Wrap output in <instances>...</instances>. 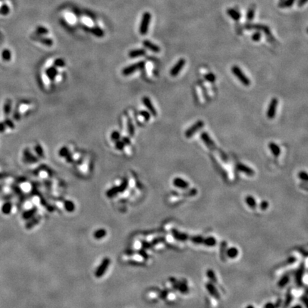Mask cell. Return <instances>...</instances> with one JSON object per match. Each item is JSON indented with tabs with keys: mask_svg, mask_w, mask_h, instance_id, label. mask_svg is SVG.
Returning a JSON list of instances; mask_svg holds the SVG:
<instances>
[{
	"mask_svg": "<svg viewBox=\"0 0 308 308\" xmlns=\"http://www.w3.org/2000/svg\"><path fill=\"white\" fill-rule=\"evenodd\" d=\"M231 72L233 73V74L244 86H250V84L251 83L250 80L249 78L245 74V73L242 71V69H241L238 66H236V65L233 66L232 67H231Z\"/></svg>",
	"mask_w": 308,
	"mask_h": 308,
	"instance_id": "1",
	"label": "cell"
},
{
	"mask_svg": "<svg viewBox=\"0 0 308 308\" xmlns=\"http://www.w3.org/2000/svg\"><path fill=\"white\" fill-rule=\"evenodd\" d=\"M151 20V14L149 11H146L142 15V19H141V24L139 26V31L141 35H145L147 34L149 31V28L150 26Z\"/></svg>",
	"mask_w": 308,
	"mask_h": 308,
	"instance_id": "2",
	"label": "cell"
},
{
	"mask_svg": "<svg viewBox=\"0 0 308 308\" xmlns=\"http://www.w3.org/2000/svg\"><path fill=\"white\" fill-rule=\"evenodd\" d=\"M204 121H202V120H198L195 124H193L191 127H189L188 129L186 130V132H185V136H186L187 139H191L199 130L202 129L204 127Z\"/></svg>",
	"mask_w": 308,
	"mask_h": 308,
	"instance_id": "3",
	"label": "cell"
},
{
	"mask_svg": "<svg viewBox=\"0 0 308 308\" xmlns=\"http://www.w3.org/2000/svg\"><path fill=\"white\" fill-rule=\"evenodd\" d=\"M145 64H146V63H145L144 61H141L136 63V64L129 65V66L125 67L124 69H123L122 74L124 76H129V75L134 74L136 71L142 69L145 66Z\"/></svg>",
	"mask_w": 308,
	"mask_h": 308,
	"instance_id": "4",
	"label": "cell"
},
{
	"mask_svg": "<svg viewBox=\"0 0 308 308\" xmlns=\"http://www.w3.org/2000/svg\"><path fill=\"white\" fill-rule=\"evenodd\" d=\"M277 105H278V100L277 98H273L270 102V104L267 108L266 116L269 119H272L275 117L276 113H277Z\"/></svg>",
	"mask_w": 308,
	"mask_h": 308,
	"instance_id": "5",
	"label": "cell"
},
{
	"mask_svg": "<svg viewBox=\"0 0 308 308\" xmlns=\"http://www.w3.org/2000/svg\"><path fill=\"white\" fill-rule=\"evenodd\" d=\"M185 64H186V60L184 58H181L176 63V64L171 68V69L170 70V75L171 76H178L180 72H181V70L183 69V68L184 67Z\"/></svg>",
	"mask_w": 308,
	"mask_h": 308,
	"instance_id": "6",
	"label": "cell"
},
{
	"mask_svg": "<svg viewBox=\"0 0 308 308\" xmlns=\"http://www.w3.org/2000/svg\"><path fill=\"white\" fill-rule=\"evenodd\" d=\"M201 139L203 141V143L208 147L211 150H213L216 148V144H215L214 141H213L212 139L210 137L209 134L207 132H203L201 134Z\"/></svg>",
	"mask_w": 308,
	"mask_h": 308,
	"instance_id": "7",
	"label": "cell"
},
{
	"mask_svg": "<svg viewBox=\"0 0 308 308\" xmlns=\"http://www.w3.org/2000/svg\"><path fill=\"white\" fill-rule=\"evenodd\" d=\"M109 264H110L109 259L105 258L104 260H103L102 263L100 265L99 268L96 270L95 275H96L97 277H100L102 275H104L105 272H106V270H107V267H109Z\"/></svg>",
	"mask_w": 308,
	"mask_h": 308,
	"instance_id": "8",
	"label": "cell"
},
{
	"mask_svg": "<svg viewBox=\"0 0 308 308\" xmlns=\"http://www.w3.org/2000/svg\"><path fill=\"white\" fill-rule=\"evenodd\" d=\"M245 28L247 29H257L258 31H262L265 33V34L267 36H270V30L269 27L265 26V25H261V24H249L246 25Z\"/></svg>",
	"mask_w": 308,
	"mask_h": 308,
	"instance_id": "9",
	"label": "cell"
},
{
	"mask_svg": "<svg viewBox=\"0 0 308 308\" xmlns=\"http://www.w3.org/2000/svg\"><path fill=\"white\" fill-rule=\"evenodd\" d=\"M142 102L145 106L146 107V109L149 111V112L154 116H157V111H156V109H155L154 106L153 105L152 102H151V99H149L148 96H144L142 99Z\"/></svg>",
	"mask_w": 308,
	"mask_h": 308,
	"instance_id": "10",
	"label": "cell"
},
{
	"mask_svg": "<svg viewBox=\"0 0 308 308\" xmlns=\"http://www.w3.org/2000/svg\"><path fill=\"white\" fill-rule=\"evenodd\" d=\"M236 168L240 172L243 173L245 175L248 176H253L255 175V171L253 169H251L250 167L248 166L247 165H245L243 164H238L236 166Z\"/></svg>",
	"mask_w": 308,
	"mask_h": 308,
	"instance_id": "11",
	"label": "cell"
},
{
	"mask_svg": "<svg viewBox=\"0 0 308 308\" xmlns=\"http://www.w3.org/2000/svg\"><path fill=\"white\" fill-rule=\"evenodd\" d=\"M31 38H32L34 40H35V41H39V42L41 43V44L46 45V46H52L53 43H54L53 42V40L51 39H50V38L44 37V36H41V35H39L36 34L33 35V36H31Z\"/></svg>",
	"mask_w": 308,
	"mask_h": 308,
	"instance_id": "12",
	"label": "cell"
},
{
	"mask_svg": "<svg viewBox=\"0 0 308 308\" xmlns=\"http://www.w3.org/2000/svg\"><path fill=\"white\" fill-rule=\"evenodd\" d=\"M173 184L175 187L179 188L180 189H186L189 187V183L179 177L175 178L173 181Z\"/></svg>",
	"mask_w": 308,
	"mask_h": 308,
	"instance_id": "13",
	"label": "cell"
},
{
	"mask_svg": "<svg viewBox=\"0 0 308 308\" xmlns=\"http://www.w3.org/2000/svg\"><path fill=\"white\" fill-rule=\"evenodd\" d=\"M143 44H144L145 47L147 48V49H149V50H151V51H153V52L154 53H159L160 51H161V48H160L157 44H154L152 41H149V40L148 39L144 40V41H143Z\"/></svg>",
	"mask_w": 308,
	"mask_h": 308,
	"instance_id": "14",
	"label": "cell"
},
{
	"mask_svg": "<svg viewBox=\"0 0 308 308\" xmlns=\"http://www.w3.org/2000/svg\"><path fill=\"white\" fill-rule=\"evenodd\" d=\"M86 30L89 32H91L95 36H97L99 38H101L104 36V31L102 29L99 27V26H92V27H87L86 26Z\"/></svg>",
	"mask_w": 308,
	"mask_h": 308,
	"instance_id": "15",
	"label": "cell"
},
{
	"mask_svg": "<svg viewBox=\"0 0 308 308\" xmlns=\"http://www.w3.org/2000/svg\"><path fill=\"white\" fill-rule=\"evenodd\" d=\"M227 14L231 19H233L235 21H238L241 19L240 13L236 9H233V8H230V9H227Z\"/></svg>",
	"mask_w": 308,
	"mask_h": 308,
	"instance_id": "16",
	"label": "cell"
},
{
	"mask_svg": "<svg viewBox=\"0 0 308 308\" xmlns=\"http://www.w3.org/2000/svg\"><path fill=\"white\" fill-rule=\"evenodd\" d=\"M146 51L144 49H137L131 50L129 51V56L130 58L135 59V58L139 57V56H143L146 55Z\"/></svg>",
	"mask_w": 308,
	"mask_h": 308,
	"instance_id": "17",
	"label": "cell"
},
{
	"mask_svg": "<svg viewBox=\"0 0 308 308\" xmlns=\"http://www.w3.org/2000/svg\"><path fill=\"white\" fill-rule=\"evenodd\" d=\"M268 147L270 151H271V153H272V154L275 157H278L280 155V148L278 145L276 144L275 143L270 142L268 144Z\"/></svg>",
	"mask_w": 308,
	"mask_h": 308,
	"instance_id": "18",
	"label": "cell"
},
{
	"mask_svg": "<svg viewBox=\"0 0 308 308\" xmlns=\"http://www.w3.org/2000/svg\"><path fill=\"white\" fill-rule=\"evenodd\" d=\"M58 71L56 69L55 66H51V67L48 68L46 71V74L47 76V77L51 80V81H54L56 78V76H57Z\"/></svg>",
	"mask_w": 308,
	"mask_h": 308,
	"instance_id": "19",
	"label": "cell"
},
{
	"mask_svg": "<svg viewBox=\"0 0 308 308\" xmlns=\"http://www.w3.org/2000/svg\"><path fill=\"white\" fill-rule=\"evenodd\" d=\"M24 161H26V162L27 163H35L37 162L38 161L37 158H36L34 156H33L27 149L24 150Z\"/></svg>",
	"mask_w": 308,
	"mask_h": 308,
	"instance_id": "20",
	"label": "cell"
},
{
	"mask_svg": "<svg viewBox=\"0 0 308 308\" xmlns=\"http://www.w3.org/2000/svg\"><path fill=\"white\" fill-rule=\"evenodd\" d=\"M226 255H227L228 257H229V258L230 259H234V258H236V257L238 256L239 255V251L235 247H232V248H228L226 250Z\"/></svg>",
	"mask_w": 308,
	"mask_h": 308,
	"instance_id": "21",
	"label": "cell"
},
{
	"mask_svg": "<svg viewBox=\"0 0 308 308\" xmlns=\"http://www.w3.org/2000/svg\"><path fill=\"white\" fill-rule=\"evenodd\" d=\"M245 202L248 206L252 209H255L256 208V206H257L255 199V198L252 196H248L247 197L245 198Z\"/></svg>",
	"mask_w": 308,
	"mask_h": 308,
	"instance_id": "22",
	"label": "cell"
},
{
	"mask_svg": "<svg viewBox=\"0 0 308 308\" xmlns=\"http://www.w3.org/2000/svg\"><path fill=\"white\" fill-rule=\"evenodd\" d=\"M11 101L10 99H7L6 101H5L4 105V109H3V111H4V114L5 116H8V115H9L10 112H11Z\"/></svg>",
	"mask_w": 308,
	"mask_h": 308,
	"instance_id": "23",
	"label": "cell"
},
{
	"mask_svg": "<svg viewBox=\"0 0 308 308\" xmlns=\"http://www.w3.org/2000/svg\"><path fill=\"white\" fill-rule=\"evenodd\" d=\"M11 208H12V206L11 204L9 202H6L3 205L2 207H1V211L2 213L5 215H8L11 213Z\"/></svg>",
	"mask_w": 308,
	"mask_h": 308,
	"instance_id": "24",
	"label": "cell"
},
{
	"mask_svg": "<svg viewBox=\"0 0 308 308\" xmlns=\"http://www.w3.org/2000/svg\"><path fill=\"white\" fill-rule=\"evenodd\" d=\"M203 243H204V244L206 246H209V247H213L215 246V245L216 244V240L213 237H208L207 238L203 239Z\"/></svg>",
	"mask_w": 308,
	"mask_h": 308,
	"instance_id": "25",
	"label": "cell"
},
{
	"mask_svg": "<svg viewBox=\"0 0 308 308\" xmlns=\"http://www.w3.org/2000/svg\"><path fill=\"white\" fill-rule=\"evenodd\" d=\"M204 79L210 83H214L216 81V76L213 73L209 72L204 75Z\"/></svg>",
	"mask_w": 308,
	"mask_h": 308,
	"instance_id": "26",
	"label": "cell"
},
{
	"mask_svg": "<svg viewBox=\"0 0 308 308\" xmlns=\"http://www.w3.org/2000/svg\"><path fill=\"white\" fill-rule=\"evenodd\" d=\"M254 16H255V8L253 7V6H252V7L250 6V7L249 8V9L248 10L247 15H246V18H247V20L248 21H252L254 19Z\"/></svg>",
	"mask_w": 308,
	"mask_h": 308,
	"instance_id": "27",
	"label": "cell"
},
{
	"mask_svg": "<svg viewBox=\"0 0 308 308\" xmlns=\"http://www.w3.org/2000/svg\"><path fill=\"white\" fill-rule=\"evenodd\" d=\"M49 33V30L47 29V28L44 27L43 26H39L36 27V34L39 35H44L47 34Z\"/></svg>",
	"mask_w": 308,
	"mask_h": 308,
	"instance_id": "28",
	"label": "cell"
},
{
	"mask_svg": "<svg viewBox=\"0 0 308 308\" xmlns=\"http://www.w3.org/2000/svg\"><path fill=\"white\" fill-rule=\"evenodd\" d=\"M106 235V232L104 229H100L94 233V237L96 239H101L104 238Z\"/></svg>",
	"mask_w": 308,
	"mask_h": 308,
	"instance_id": "29",
	"label": "cell"
},
{
	"mask_svg": "<svg viewBox=\"0 0 308 308\" xmlns=\"http://www.w3.org/2000/svg\"><path fill=\"white\" fill-rule=\"evenodd\" d=\"M127 125H128V131H129V134L131 136H133L134 135L135 133V129L134 124H133L132 121L130 119H128L127 121Z\"/></svg>",
	"mask_w": 308,
	"mask_h": 308,
	"instance_id": "30",
	"label": "cell"
},
{
	"mask_svg": "<svg viewBox=\"0 0 308 308\" xmlns=\"http://www.w3.org/2000/svg\"><path fill=\"white\" fill-rule=\"evenodd\" d=\"M1 56H2V59L4 61H9L11 58V54L9 49H4L3 51L2 54H1Z\"/></svg>",
	"mask_w": 308,
	"mask_h": 308,
	"instance_id": "31",
	"label": "cell"
},
{
	"mask_svg": "<svg viewBox=\"0 0 308 308\" xmlns=\"http://www.w3.org/2000/svg\"><path fill=\"white\" fill-rule=\"evenodd\" d=\"M294 1L295 0H283L280 5V6H283V7H290L294 4Z\"/></svg>",
	"mask_w": 308,
	"mask_h": 308,
	"instance_id": "32",
	"label": "cell"
},
{
	"mask_svg": "<svg viewBox=\"0 0 308 308\" xmlns=\"http://www.w3.org/2000/svg\"><path fill=\"white\" fill-rule=\"evenodd\" d=\"M54 64L55 67H64L66 65V63H65L64 59L59 58V59H56L54 61Z\"/></svg>",
	"mask_w": 308,
	"mask_h": 308,
	"instance_id": "33",
	"label": "cell"
},
{
	"mask_svg": "<svg viewBox=\"0 0 308 308\" xmlns=\"http://www.w3.org/2000/svg\"><path fill=\"white\" fill-rule=\"evenodd\" d=\"M34 149H35V151H36V153L37 154V155L39 156V157H41V158L44 157V150H43L42 147H41L40 145L39 144L36 145V146H35Z\"/></svg>",
	"mask_w": 308,
	"mask_h": 308,
	"instance_id": "34",
	"label": "cell"
},
{
	"mask_svg": "<svg viewBox=\"0 0 308 308\" xmlns=\"http://www.w3.org/2000/svg\"><path fill=\"white\" fill-rule=\"evenodd\" d=\"M251 38H252L253 41L257 42V41H260V40L261 39V38H262V34H261L260 31H257L252 35V37Z\"/></svg>",
	"mask_w": 308,
	"mask_h": 308,
	"instance_id": "35",
	"label": "cell"
},
{
	"mask_svg": "<svg viewBox=\"0 0 308 308\" xmlns=\"http://www.w3.org/2000/svg\"><path fill=\"white\" fill-rule=\"evenodd\" d=\"M69 154V150L66 147H62L59 151V155L61 157H66Z\"/></svg>",
	"mask_w": 308,
	"mask_h": 308,
	"instance_id": "36",
	"label": "cell"
},
{
	"mask_svg": "<svg viewBox=\"0 0 308 308\" xmlns=\"http://www.w3.org/2000/svg\"><path fill=\"white\" fill-rule=\"evenodd\" d=\"M120 138H121V134H120V133L117 131H113L112 134L111 135V139L113 141H119Z\"/></svg>",
	"mask_w": 308,
	"mask_h": 308,
	"instance_id": "37",
	"label": "cell"
},
{
	"mask_svg": "<svg viewBox=\"0 0 308 308\" xmlns=\"http://www.w3.org/2000/svg\"><path fill=\"white\" fill-rule=\"evenodd\" d=\"M140 115H141L146 121H149L150 119H151V114H150V113L146 111H144V110L140 111Z\"/></svg>",
	"mask_w": 308,
	"mask_h": 308,
	"instance_id": "38",
	"label": "cell"
},
{
	"mask_svg": "<svg viewBox=\"0 0 308 308\" xmlns=\"http://www.w3.org/2000/svg\"><path fill=\"white\" fill-rule=\"evenodd\" d=\"M115 147H116V149L117 150L122 151L125 147V144L123 142V141H119H119H116V144H115Z\"/></svg>",
	"mask_w": 308,
	"mask_h": 308,
	"instance_id": "39",
	"label": "cell"
},
{
	"mask_svg": "<svg viewBox=\"0 0 308 308\" xmlns=\"http://www.w3.org/2000/svg\"><path fill=\"white\" fill-rule=\"evenodd\" d=\"M127 186H128L127 180H124V181L121 183V184L120 185L119 187L118 188V190H119V191H120V192H123V191H124L126 189Z\"/></svg>",
	"mask_w": 308,
	"mask_h": 308,
	"instance_id": "40",
	"label": "cell"
},
{
	"mask_svg": "<svg viewBox=\"0 0 308 308\" xmlns=\"http://www.w3.org/2000/svg\"><path fill=\"white\" fill-rule=\"evenodd\" d=\"M64 206L65 208H66V209L69 211H72L74 209V205L71 201H66V202L65 203Z\"/></svg>",
	"mask_w": 308,
	"mask_h": 308,
	"instance_id": "41",
	"label": "cell"
},
{
	"mask_svg": "<svg viewBox=\"0 0 308 308\" xmlns=\"http://www.w3.org/2000/svg\"><path fill=\"white\" fill-rule=\"evenodd\" d=\"M298 177L299 179L302 180V181H307L308 180V175L307 173L304 172V171H301V172H299L298 174Z\"/></svg>",
	"mask_w": 308,
	"mask_h": 308,
	"instance_id": "42",
	"label": "cell"
},
{
	"mask_svg": "<svg viewBox=\"0 0 308 308\" xmlns=\"http://www.w3.org/2000/svg\"><path fill=\"white\" fill-rule=\"evenodd\" d=\"M4 123L5 126H6V127L9 128V129H14L15 126H14V123H13V121H11V120H10V119H5V121H4Z\"/></svg>",
	"mask_w": 308,
	"mask_h": 308,
	"instance_id": "43",
	"label": "cell"
},
{
	"mask_svg": "<svg viewBox=\"0 0 308 308\" xmlns=\"http://www.w3.org/2000/svg\"><path fill=\"white\" fill-rule=\"evenodd\" d=\"M0 12H1V14L3 15H6L9 14V8L8 7L7 5H5V4L3 5V6H1V10H0Z\"/></svg>",
	"mask_w": 308,
	"mask_h": 308,
	"instance_id": "44",
	"label": "cell"
},
{
	"mask_svg": "<svg viewBox=\"0 0 308 308\" xmlns=\"http://www.w3.org/2000/svg\"><path fill=\"white\" fill-rule=\"evenodd\" d=\"M119 191V190H118V188L117 187H114V188H112L111 189H110L109 191H108L107 192V196H109V197H111V196H114L115 194L116 193Z\"/></svg>",
	"mask_w": 308,
	"mask_h": 308,
	"instance_id": "45",
	"label": "cell"
},
{
	"mask_svg": "<svg viewBox=\"0 0 308 308\" xmlns=\"http://www.w3.org/2000/svg\"><path fill=\"white\" fill-rule=\"evenodd\" d=\"M288 281H289V277H287V276H285V277H284L283 278H282L279 282V286H285V285L287 284V282H288Z\"/></svg>",
	"mask_w": 308,
	"mask_h": 308,
	"instance_id": "46",
	"label": "cell"
},
{
	"mask_svg": "<svg viewBox=\"0 0 308 308\" xmlns=\"http://www.w3.org/2000/svg\"><path fill=\"white\" fill-rule=\"evenodd\" d=\"M260 208L262 210H266L268 208V203L265 201H262V202H261L260 204Z\"/></svg>",
	"mask_w": 308,
	"mask_h": 308,
	"instance_id": "47",
	"label": "cell"
},
{
	"mask_svg": "<svg viewBox=\"0 0 308 308\" xmlns=\"http://www.w3.org/2000/svg\"><path fill=\"white\" fill-rule=\"evenodd\" d=\"M6 126H5L4 122H0V133L4 132L5 130H6Z\"/></svg>",
	"mask_w": 308,
	"mask_h": 308,
	"instance_id": "48",
	"label": "cell"
},
{
	"mask_svg": "<svg viewBox=\"0 0 308 308\" xmlns=\"http://www.w3.org/2000/svg\"><path fill=\"white\" fill-rule=\"evenodd\" d=\"M307 2V0H298V1H297V5H298L299 7H301V6H304Z\"/></svg>",
	"mask_w": 308,
	"mask_h": 308,
	"instance_id": "49",
	"label": "cell"
},
{
	"mask_svg": "<svg viewBox=\"0 0 308 308\" xmlns=\"http://www.w3.org/2000/svg\"><path fill=\"white\" fill-rule=\"evenodd\" d=\"M122 141H123V142H124V144H125V145H130V144H131V141H130V139H129V138H127V137L124 138V139H123Z\"/></svg>",
	"mask_w": 308,
	"mask_h": 308,
	"instance_id": "50",
	"label": "cell"
},
{
	"mask_svg": "<svg viewBox=\"0 0 308 308\" xmlns=\"http://www.w3.org/2000/svg\"><path fill=\"white\" fill-rule=\"evenodd\" d=\"M66 161H67V162L71 163V162H72V161H73V158H72V156H71L70 154L68 155V156H66Z\"/></svg>",
	"mask_w": 308,
	"mask_h": 308,
	"instance_id": "51",
	"label": "cell"
},
{
	"mask_svg": "<svg viewBox=\"0 0 308 308\" xmlns=\"http://www.w3.org/2000/svg\"><path fill=\"white\" fill-rule=\"evenodd\" d=\"M265 308H275V307L272 303H267L265 306Z\"/></svg>",
	"mask_w": 308,
	"mask_h": 308,
	"instance_id": "52",
	"label": "cell"
},
{
	"mask_svg": "<svg viewBox=\"0 0 308 308\" xmlns=\"http://www.w3.org/2000/svg\"><path fill=\"white\" fill-rule=\"evenodd\" d=\"M246 308H255V307L253 305H248V307H246Z\"/></svg>",
	"mask_w": 308,
	"mask_h": 308,
	"instance_id": "53",
	"label": "cell"
}]
</instances>
